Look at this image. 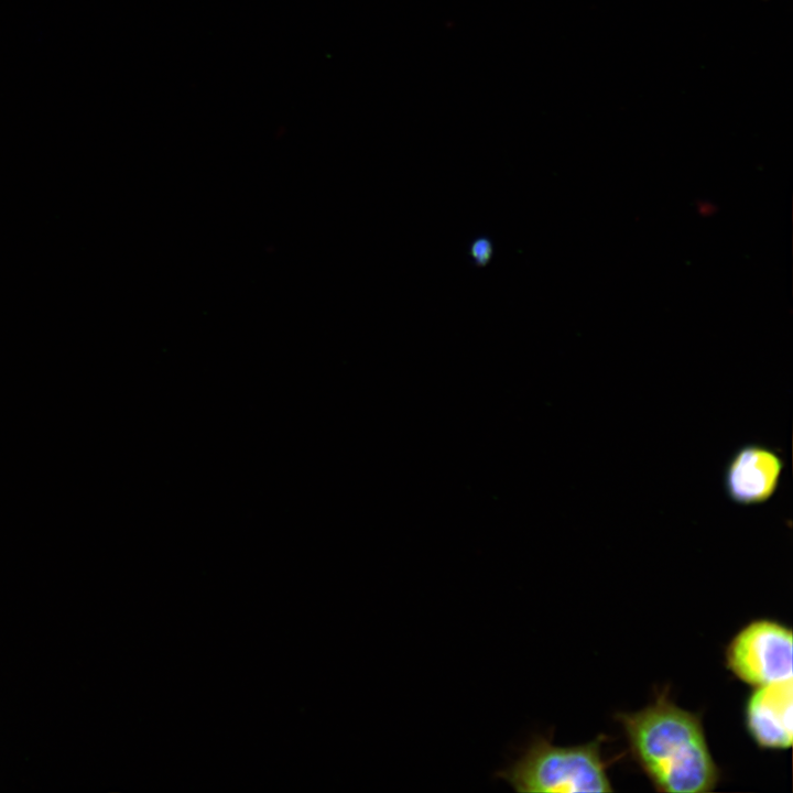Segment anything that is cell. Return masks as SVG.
<instances>
[{
  "label": "cell",
  "mask_w": 793,
  "mask_h": 793,
  "mask_svg": "<svg viewBox=\"0 0 793 793\" xmlns=\"http://www.w3.org/2000/svg\"><path fill=\"white\" fill-rule=\"evenodd\" d=\"M792 678L754 687L745 707L747 730L764 749H787L793 739Z\"/></svg>",
  "instance_id": "obj_5"
},
{
  "label": "cell",
  "mask_w": 793,
  "mask_h": 793,
  "mask_svg": "<svg viewBox=\"0 0 793 793\" xmlns=\"http://www.w3.org/2000/svg\"><path fill=\"white\" fill-rule=\"evenodd\" d=\"M470 257L478 265H485L492 257V245L487 238H477L470 246Z\"/></svg>",
  "instance_id": "obj_6"
},
{
  "label": "cell",
  "mask_w": 793,
  "mask_h": 793,
  "mask_svg": "<svg viewBox=\"0 0 793 793\" xmlns=\"http://www.w3.org/2000/svg\"><path fill=\"white\" fill-rule=\"evenodd\" d=\"M600 737L571 747L535 735L520 754L495 773L519 793L612 792Z\"/></svg>",
  "instance_id": "obj_2"
},
{
  "label": "cell",
  "mask_w": 793,
  "mask_h": 793,
  "mask_svg": "<svg viewBox=\"0 0 793 793\" xmlns=\"http://www.w3.org/2000/svg\"><path fill=\"white\" fill-rule=\"evenodd\" d=\"M636 762L660 792L706 793L719 770L698 715L676 706L666 694L634 713L618 714Z\"/></svg>",
  "instance_id": "obj_1"
},
{
  "label": "cell",
  "mask_w": 793,
  "mask_h": 793,
  "mask_svg": "<svg viewBox=\"0 0 793 793\" xmlns=\"http://www.w3.org/2000/svg\"><path fill=\"white\" fill-rule=\"evenodd\" d=\"M783 460L773 449L761 444H746L728 460L724 489L736 504L751 507L767 502L776 492Z\"/></svg>",
  "instance_id": "obj_4"
},
{
  "label": "cell",
  "mask_w": 793,
  "mask_h": 793,
  "mask_svg": "<svg viewBox=\"0 0 793 793\" xmlns=\"http://www.w3.org/2000/svg\"><path fill=\"white\" fill-rule=\"evenodd\" d=\"M726 665L753 687L793 677L792 631L771 619L743 627L726 649Z\"/></svg>",
  "instance_id": "obj_3"
}]
</instances>
